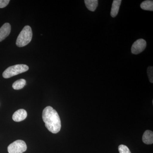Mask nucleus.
I'll return each mask as SVG.
<instances>
[{"mask_svg":"<svg viewBox=\"0 0 153 153\" xmlns=\"http://www.w3.org/2000/svg\"><path fill=\"white\" fill-rule=\"evenodd\" d=\"M42 118L45 126L52 133L60 131L61 127V121L57 111L51 106L46 107L42 113Z\"/></svg>","mask_w":153,"mask_h":153,"instance_id":"1","label":"nucleus"},{"mask_svg":"<svg viewBox=\"0 0 153 153\" xmlns=\"http://www.w3.org/2000/svg\"><path fill=\"white\" fill-rule=\"evenodd\" d=\"M33 37V32L31 27L26 26L17 38L16 44L18 47H24L27 45L31 41Z\"/></svg>","mask_w":153,"mask_h":153,"instance_id":"2","label":"nucleus"},{"mask_svg":"<svg viewBox=\"0 0 153 153\" xmlns=\"http://www.w3.org/2000/svg\"><path fill=\"white\" fill-rule=\"evenodd\" d=\"M29 68L28 66L25 64H17L11 66L4 71L3 73V76L4 78H10L27 71Z\"/></svg>","mask_w":153,"mask_h":153,"instance_id":"3","label":"nucleus"},{"mask_svg":"<svg viewBox=\"0 0 153 153\" xmlns=\"http://www.w3.org/2000/svg\"><path fill=\"white\" fill-rule=\"evenodd\" d=\"M27 149L26 143L22 140H17L10 144L7 148L9 153H23Z\"/></svg>","mask_w":153,"mask_h":153,"instance_id":"4","label":"nucleus"},{"mask_svg":"<svg viewBox=\"0 0 153 153\" xmlns=\"http://www.w3.org/2000/svg\"><path fill=\"white\" fill-rule=\"evenodd\" d=\"M147 46L146 41L143 39H138L134 42L132 46V53L135 55H137L143 52L146 49Z\"/></svg>","mask_w":153,"mask_h":153,"instance_id":"5","label":"nucleus"},{"mask_svg":"<svg viewBox=\"0 0 153 153\" xmlns=\"http://www.w3.org/2000/svg\"><path fill=\"white\" fill-rule=\"evenodd\" d=\"M11 25L6 23L0 28V42L3 41L10 35L11 32Z\"/></svg>","mask_w":153,"mask_h":153,"instance_id":"6","label":"nucleus"},{"mask_svg":"<svg viewBox=\"0 0 153 153\" xmlns=\"http://www.w3.org/2000/svg\"><path fill=\"white\" fill-rule=\"evenodd\" d=\"M27 113L25 110L20 109L14 113L13 116V119L14 121L19 122L25 120L27 118Z\"/></svg>","mask_w":153,"mask_h":153,"instance_id":"7","label":"nucleus"},{"mask_svg":"<svg viewBox=\"0 0 153 153\" xmlns=\"http://www.w3.org/2000/svg\"><path fill=\"white\" fill-rule=\"evenodd\" d=\"M143 142L146 144H152L153 143V132L150 130H146L144 133L142 137Z\"/></svg>","mask_w":153,"mask_h":153,"instance_id":"8","label":"nucleus"},{"mask_svg":"<svg viewBox=\"0 0 153 153\" xmlns=\"http://www.w3.org/2000/svg\"><path fill=\"white\" fill-rule=\"evenodd\" d=\"M121 0H114L113 2L111 11V16L113 18H114L117 16L119 10Z\"/></svg>","mask_w":153,"mask_h":153,"instance_id":"9","label":"nucleus"},{"mask_svg":"<svg viewBox=\"0 0 153 153\" xmlns=\"http://www.w3.org/2000/svg\"><path fill=\"white\" fill-rule=\"evenodd\" d=\"M84 2L87 8L91 12H94L98 6L97 0H85Z\"/></svg>","mask_w":153,"mask_h":153,"instance_id":"10","label":"nucleus"},{"mask_svg":"<svg viewBox=\"0 0 153 153\" xmlns=\"http://www.w3.org/2000/svg\"><path fill=\"white\" fill-rule=\"evenodd\" d=\"M140 7L145 10L153 11V1L147 0L141 4Z\"/></svg>","mask_w":153,"mask_h":153,"instance_id":"11","label":"nucleus"},{"mask_svg":"<svg viewBox=\"0 0 153 153\" xmlns=\"http://www.w3.org/2000/svg\"><path fill=\"white\" fill-rule=\"evenodd\" d=\"M26 81L25 79H21L17 80L13 84V88L15 90H20L25 87Z\"/></svg>","mask_w":153,"mask_h":153,"instance_id":"12","label":"nucleus"},{"mask_svg":"<svg viewBox=\"0 0 153 153\" xmlns=\"http://www.w3.org/2000/svg\"><path fill=\"white\" fill-rule=\"evenodd\" d=\"M118 150L120 153H131L129 149L125 145H120L118 147Z\"/></svg>","mask_w":153,"mask_h":153,"instance_id":"13","label":"nucleus"},{"mask_svg":"<svg viewBox=\"0 0 153 153\" xmlns=\"http://www.w3.org/2000/svg\"><path fill=\"white\" fill-rule=\"evenodd\" d=\"M147 74L150 82H153V66H149L147 68Z\"/></svg>","mask_w":153,"mask_h":153,"instance_id":"14","label":"nucleus"},{"mask_svg":"<svg viewBox=\"0 0 153 153\" xmlns=\"http://www.w3.org/2000/svg\"><path fill=\"white\" fill-rule=\"evenodd\" d=\"M10 2V0H0V8L5 7Z\"/></svg>","mask_w":153,"mask_h":153,"instance_id":"15","label":"nucleus"}]
</instances>
